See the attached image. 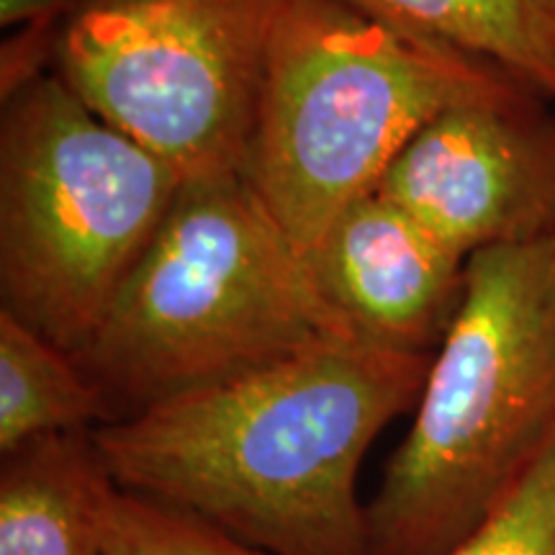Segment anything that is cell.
<instances>
[{
  "mask_svg": "<svg viewBox=\"0 0 555 555\" xmlns=\"http://www.w3.org/2000/svg\"><path fill=\"white\" fill-rule=\"evenodd\" d=\"M435 356L330 339L93 429L119 489L270 555H371L358 476Z\"/></svg>",
  "mask_w": 555,
  "mask_h": 555,
  "instance_id": "cell-1",
  "label": "cell"
},
{
  "mask_svg": "<svg viewBox=\"0 0 555 555\" xmlns=\"http://www.w3.org/2000/svg\"><path fill=\"white\" fill-rule=\"evenodd\" d=\"M360 339L245 172L189 178L80 356L116 420Z\"/></svg>",
  "mask_w": 555,
  "mask_h": 555,
  "instance_id": "cell-2",
  "label": "cell"
},
{
  "mask_svg": "<svg viewBox=\"0 0 555 555\" xmlns=\"http://www.w3.org/2000/svg\"><path fill=\"white\" fill-rule=\"evenodd\" d=\"M553 442L555 237L483 249L367 502L371 555L453 551Z\"/></svg>",
  "mask_w": 555,
  "mask_h": 555,
  "instance_id": "cell-3",
  "label": "cell"
},
{
  "mask_svg": "<svg viewBox=\"0 0 555 555\" xmlns=\"http://www.w3.org/2000/svg\"><path fill=\"white\" fill-rule=\"evenodd\" d=\"M522 95L535 93L345 0H291L262 73L245 178L309 255L435 116Z\"/></svg>",
  "mask_w": 555,
  "mask_h": 555,
  "instance_id": "cell-4",
  "label": "cell"
},
{
  "mask_svg": "<svg viewBox=\"0 0 555 555\" xmlns=\"http://www.w3.org/2000/svg\"><path fill=\"white\" fill-rule=\"evenodd\" d=\"M47 75L3 101L0 311L80 356L185 185Z\"/></svg>",
  "mask_w": 555,
  "mask_h": 555,
  "instance_id": "cell-5",
  "label": "cell"
},
{
  "mask_svg": "<svg viewBox=\"0 0 555 555\" xmlns=\"http://www.w3.org/2000/svg\"><path fill=\"white\" fill-rule=\"evenodd\" d=\"M291 0H80L57 73L185 178L245 172L270 44Z\"/></svg>",
  "mask_w": 555,
  "mask_h": 555,
  "instance_id": "cell-6",
  "label": "cell"
},
{
  "mask_svg": "<svg viewBox=\"0 0 555 555\" xmlns=\"http://www.w3.org/2000/svg\"><path fill=\"white\" fill-rule=\"evenodd\" d=\"M378 193L461 258L555 237V108L463 103L416 131Z\"/></svg>",
  "mask_w": 555,
  "mask_h": 555,
  "instance_id": "cell-7",
  "label": "cell"
},
{
  "mask_svg": "<svg viewBox=\"0 0 555 555\" xmlns=\"http://www.w3.org/2000/svg\"><path fill=\"white\" fill-rule=\"evenodd\" d=\"M332 307L365 343L435 356L466 294L468 260L373 191L307 255Z\"/></svg>",
  "mask_w": 555,
  "mask_h": 555,
  "instance_id": "cell-8",
  "label": "cell"
},
{
  "mask_svg": "<svg viewBox=\"0 0 555 555\" xmlns=\"http://www.w3.org/2000/svg\"><path fill=\"white\" fill-rule=\"evenodd\" d=\"M114 489L93 429L26 442L0 466V555H103Z\"/></svg>",
  "mask_w": 555,
  "mask_h": 555,
  "instance_id": "cell-9",
  "label": "cell"
},
{
  "mask_svg": "<svg viewBox=\"0 0 555 555\" xmlns=\"http://www.w3.org/2000/svg\"><path fill=\"white\" fill-rule=\"evenodd\" d=\"M404 37L494 67L555 108V0H345Z\"/></svg>",
  "mask_w": 555,
  "mask_h": 555,
  "instance_id": "cell-10",
  "label": "cell"
},
{
  "mask_svg": "<svg viewBox=\"0 0 555 555\" xmlns=\"http://www.w3.org/2000/svg\"><path fill=\"white\" fill-rule=\"evenodd\" d=\"M108 422L111 404L75 356L0 311V455Z\"/></svg>",
  "mask_w": 555,
  "mask_h": 555,
  "instance_id": "cell-11",
  "label": "cell"
},
{
  "mask_svg": "<svg viewBox=\"0 0 555 555\" xmlns=\"http://www.w3.org/2000/svg\"><path fill=\"white\" fill-rule=\"evenodd\" d=\"M103 555H270L206 519L157 499L114 489L103 502Z\"/></svg>",
  "mask_w": 555,
  "mask_h": 555,
  "instance_id": "cell-12",
  "label": "cell"
},
{
  "mask_svg": "<svg viewBox=\"0 0 555 555\" xmlns=\"http://www.w3.org/2000/svg\"><path fill=\"white\" fill-rule=\"evenodd\" d=\"M446 555H555V442Z\"/></svg>",
  "mask_w": 555,
  "mask_h": 555,
  "instance_id": "cell-13",
  "label": "cell"
},
{
  "mask_svg": "<svg viewBox=\"0 0 555 555\" xmlns=\"http://www.w3.org/2000/svg\"><path fill=\"white\" fill-rule=\"evenodd\" d=\"M65 18L34 21L18 26L0 47V95L3 101L57 73L60 29Z\"/></svg>",
  "mask_w": 555,
  "mask_h": 555,
  "instance_id": "cell-14",
  "label": "cell"
},
{
  "mask_svg": "<svg viewBox=\"0 0 555 555\" xmlns=\"http://www.w3.org/2000/svg\"><path fill=\"white\" fill-rule=\"evenodd\" d=\"M80 0H0V26L18 29L34 21L65 18Z\"/></svg>",
  "mask_w": 555,
  "mask_h": 555,
  "instance_id": "cell-15",
  "label": "cell"
}]
</instances>
